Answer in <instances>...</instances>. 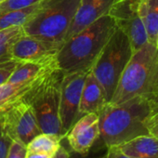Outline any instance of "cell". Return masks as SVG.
Listing matches in <instances>:
<instances>
[{
    "mask_svg": "<svg viewBox=\"0 0 158 158\" xmlns=\"http://www.w3.org/2000/svg\"><path fill=\"white\" fill-rule=\"evenodd\" d=\"M155 45H156V48L158 49V35H157V38H156V42H155Z\"/></svg>",
    "mask_w": 158,
    "mask_h": 158,
    "instance_id": "31",
    "label": "cell"
},
{
    "mask_svg": "<svg viewBox=\"0 0 158 158\" xmlns=\"http://www.w3.org/2000/svg\"><path fill=\"white\" fill-rule=\"evenodd\" d=\"M40 0H6L0 4V13L12 10H18L36 4Z\"/></svg>",
    "mask_w": 158,
    "mask_h": 158,
    "instance_id": "23",
    "label": "cell"
},
{
    "mask_svg": "<svg viewBox=\"0 0 158 158\" xmlns=\"http://www.w3.org/2000/svg\"><path fill=\"white\" fill-rule=\"evenodd\" d=\"M116 27L107 14L65 40L56 55L57 67L63 74L89 72Z\"/></svg>",
    "mask_w": 158,
    "mask_h": 158,
    "instance_id": "2",
    "label": "cell"
},
{
    "mask_svg": "<svg viewBox=\"0 0 158 158\" xmlns=\"http://www.w3.org/2000/svg\"><path fill=\"white\" fill-rule=\"evenodd\" d=\"M52 155H48L42 152H27L25 158H50Z\"/></svg>",
    "mask_w": 158,
    "mask_h": 158,
    "instance_id": "30",
    "label": "cell"
},
{
    "mask_svg": "<svg viewBox=\"0 0 158 158\" xmlns=\"http://www.w3.org/2000/svg\"><path fill=\"white\" fill-rule=\"evenodd\" d=\"M12 139L0 127V158H6Z\"/></svg>",
    "mask_w": 158,
    "mask_h": 158,
    "instance_id": "25",
    "label": "cell"
},
{
    "mask_svg": "<svg viewBox=\"0 0 158 158\" xmlns=\"http://www.w3.org/2000/svg\"><path fill=\"white\" fill-rule=\"evenodd\" d=\"M156 113L153 104L144 96H138L119 104L107 103L99 113V138L95 148L119 146L137 137L150 135L148 124Z\"/></svg>",
    "mask_w": 158,
    "mask_h": 158,
    "instance_id": "1",
    "label": "cell"
},
{
    "mask_svg": "<svg viewBox=\"0 0 158 158\" xmlns=\"http://www.w3.org/2000/svg\"><path fill=\"white\" fill-rule=\"evenodd\" d=\"M80 0H40L36 10L23 25L25 35L62 44Z\"/></svg>",
    "mask_w": 158,
    "mask_h": 158,
    "instance_id": "3",
    "label": "cell"
},
{
    "mask_svg": "<svg viewBox=\"0 0 158 158\" xmlns=\"http://www.w3.org/2000/svg\"><path fill=\"white\" fill-rule=\"evenodd\" d=\"M145 97L149 101H151V102L153 104L155 108V111L158 112V57H157V61L153 72V75L151 81L150 89Z\"/></svg>",
    "mask_w": 158,
    "mask_h": 158,
    "instance_id": "22",
    "label": "cell"
},
{
    "mask_svg": "<svg viewBox=\"0 0 158 158\" xmlns=\"http://www.w3.org/2000/svg\"><path fill=\"white\" fill-rule=\"evenodd\" d=\"M143 0H114L109 15L129 38L133 51L148 42L147 33L141 18Z\"/></svg>",
    "mask_w": 158,
    "mask_h": 158,
    "instance_id": "8",
    "label": "cell"
},
{
    "mask_svg": "<svg viewBox=\"0 0 158 158\" xmlns=\"http://www.w3.org/2000/svg\"><path fill=\"white\" fill-rule=\"evenodd\" d=\"M27 153L26 145L17 140H12L6 158H25Z\"/></svg>",
    "mask_w": 158,
    "mask_h": 158,
    "instance_id": "24",
    "label": "cell"
},
{
    "mask_svg": "<svg viewBox=\"0 0 158 158\" xmlns=\"http://www.w3.org/2000/svg\"><path fill=\"white\" fill-rule=\"evenodd\" d=\"M37 3L26 8L0 13V30L13 26H23L36 10Z\"/></svg>",
    "mask_w": 158,
    "mask_h": 158,
    "instance_id": "19",
    "label": "cell"
},
{
    "mask_svg": "<svg viewBox=\"0 0 158 158\" xmlns=\"http://www.w3.org/2000/svg\"><path fill=\"white\" fill-rule=\"evenodd\" d=\"M61 139L62 137L59 135L40 133L27 144V152H36L52 155L60 147Z\"/></svg>",
    "mask_w": 158,
    "mask_h": 158,
    "instance_id": "18",
    "label": "cell"
},
{
    "mask_svg": "<svg viewBox=\"0 0 158 158\" xmlns=\"http://www.w3.org/2000/svg\"><path fill=\"white\" fill-rule=\"evenodd\" d=\"M60 44L23 34L12 46L10 58L18 61L48 63L56 60Z\"/></svg>",
    "mask_w": 158,
    "mask_h": 158,
    "instance_id": "10",
    "label": "cell"
},
{
    "mask_svg": "<svg viewBox=\"0 0 158 158\" xmlns=\"http://www.w3.org/2000/svg\"><path fill=\"white\" fill-rule=\"evenodd\" d=\"M148 129L150 135L158 139V112L154 113L151 116L148 124Z\"/></svg>",
    "mask_w": 158,
    "mask_h": 158,
    "instance_id": "27",
    "label": "cell"
},
{
    "mask_svg": "<svg viewBox=\"0 0 158 158\" xmlns=\"http://www.w3.org/2000/svg\"><path fill=\"white\" fill-rule=\"evenodd\" d=\"M50 71L26 82H7L3 85H0V114L20 102L28 101L30 94L35 91L37 87L44 81L47 74Z\"/></svg>",
    "mask_w": 158,
    "mask_h": 158,
    "instance_id": "14",
    "label": "cell"
},
{
    "mask_svg": "<svg viewBox=\"0 0 158 158\" xmlns=\"http://www.w3.org/2000/svg\"><path fill=\"white\" fill-rule=\"evenodd\" d=\"M62 77L63 73L56 66L47 74L37 89L30 94L27 101L34 110L42 133L55 134L60 137L62 136L60 103Z\"/></svg>",
    "mask_w": 158,
    "mask_h": 158,
    "instance_id": "6",
    "label": "cell"
},
{
    "mask_svg": "<svg viewBox=\"0 0 158 158\" xmlns=\"http://www.w3.org/2000/svg\"><path fill=\"white\" fill-rule=\"evenodd\" d=\"M56 60L48 63H38L31 61H21L15 70L13 71L11 76L10 77V83H22L26 82L32 79H35L47 72L50 71L56 67Z\"/></svg>",
    "mask_w": 158,
    "mask_h": 158,
    "instance_id": "16",
    "label": "cell"
},
{
    "mask_svg": "<svg viewBox=\"0 0 158 158\" xmlns=\"http://www.w3.org/2000/svg\"><path fill=\"white\" fill-rule=\"evenodd\" d=\"M99 134V114L92 113L79 118L63 138L72 151L86 154L97 141Z\"/></svg>",
    "mask_w": 158,
    "mask_h": 158,
    "instance_id": "11",
    "label": "cell"
},
{
    "mask_svg": "<svg viewBox=\"0 0 158 158\" xmlns=\"http://www.w3.org/2000/svg\"><path fill=\"white\" fill-rule=\"evenodd\" d=\"M70 157V148L68 149L62 141L61 139V142L60 147L58 148V150L52 154V156L50 158H69Z\"/></svg>",
    "mask_w": 158,
    "mask_h": 158,
    "instance_id": "28",
    "label": "cell"
},
{
    "mask_svg": "<svg viewBox=\"0 0 158 158\" xmlns=\"http://www.w3.org/2000/svg\"><path fill=\"white\" fill-rule=\"evenodd\" d=\"M118 148L130 158H158V139L151 135L137 137Z\"/></svg>",
    "mask_w": 158,
    "mask_h": 158,
    "instance_id": "15",
    "label": "cell"
},
{
    "mask_svg": "<svg viewBox=\"0 0 158 158\" xmlns=\"http://www.w3.org/2000/svg\"><path fill=\"white\" fill-rule=\"evenodd\" d=\"M0 127L12 140L26 146L42 133L34 110L27 101L20 102L0 114Z\"/></svg>",
    "mask_w": 158,
    "mask_h": 158,
    "instance_id": "7",
    "label": "cell"
},
{
    "mask_svg": "<svg viewBox=\"0 0 158 158\" xmlns=\"http://www.w3.org/2000/svg\"><path fill=\"white\" fill-rule=\"evenodd\" d=\"M89 72L63 74L60 85V119L61 136L64 137L73 125L78 120L79 105L85 79Z\"/></svg>",
    "mask_w": 158,
    "mask_h": 158,
    "instance_id": "9",
    "label": "cell"
},
{
    "mask_svg": "<svg viewBox=\"0 0 158 158\" xmlns=\"http://www.w3.org/2000/svg\"><path fill=\"white\" fill-rule=\"evenodd\" d=\"M133 52L129 38L120 28L116 27L90 69L102 86L108 102Z\"/></svg>",
    "mask_w": 158,
    "mask_h": 158,
    "instance_id": "5",
    "label": "cell"
},
{
    "mask_svg": "<svg viewBox=\"0 0 158 158\" xmlns=\"http://www.w3.org/2000/svg\"><path fill=\"white\" fill-rule=\"evenodd\" d=\"M5 1H6V0H0V4L3 3V2H5Z\"/></svg>",
    "mask_w": 158,
    "mask_h": 158,
    "instance_id": "32",
    "label": "cell"
},
{
    "mask_svg": "<svg viewBox=\"0 0 158 158\" xmlns=\"http://www.w3.org/2000/svg\"><path fill=\"white\" fill-rule=\"evenodd\" d=\"M157 57L156 45L149 41L134 51L108 103L119 104L138 96L145 97L150 89Z\"/></svg>",
    "mask_w": 158,
    "mask_h": 158,
    "instance_id": "4",
    "label": "cell"
},
{
    "mask_svg": "<svg viewBox=\"0 0 158 158\" xmlns=\"http://www.w3.org/2000/svg\"><path fill=\"white\" fill-rule=\"evenodd\" d=\"M97 152V149L96 148H91V150L86 153V154H80V153H77L73 151H72L70 149V157L69 158H95V153ZM103 155H102L101 157H98V158H102Z\"/></svg>",
    "mask_w": 158,
    "mask_h": 158,
    "instance_id": "29",
    "label": "cell"
},
{
    "mask_svg": "<svg viewBox=\"0 0 158 158\" xmlns=\"http://www.w3.org/2000/svg\"><path fill=\"white\" fill-rule=\"evenodd\" d=\"M23 34V26H13L0 30V60L11 59V48Z\"/></svg>",
    "mask_w": 158,
    "mask_h": 158,
    "instance_id": "20",
    "label": "cell"
},
{
    "mask_svg": "<svg viewBox=\"0 0 158 158\" xmlns=\"http://www.w3.org/2000/svg\"><path fill=\"white\" fill-rule=\"evenodd\" d=\"M102 158H130L127 154H125L118 146H111L106 148V152L103 154Z\"/></svg>",
    "mask_w": 158,
    "mask_h": 158,
    "instance_id": "26",
    "label": "cell"
},
{
    "mask_svg": "<svg viewBox=\"0 0 158 158\" xmlns=\"http://www.w3.org/2000/svg\"><path fill=\"white\" fill-rule=\"evenodd\" d=\"M107 103L108 102L102 86L97 80L91 70H89L87 73L82 89L78 119L87 114L94 113L99 114Z\"/></svg>",
    "mask_w": 158,
    "mask_h": 158,
    "instance_id": "13",
    "label": "cell"
},
{
    "mask_svg": "<svg viewBox=\"0 0 158 158\" xmlns=\"http://www.w3.org/2000/svg\"><path fill=\"white\" fill-rule=\"evenodd\" d=\"M114 2V0H80L73 21L66 34L65 40L90 25L101 17L109 14Z\"/></svg>",
    "mask_w": 158,
    "mask_h": 158,
    "instance_id": "12",
    "label": "cell"
},
{
    "mask_svg": "<svg viewBox=\"0 0 158 158\" xmlns=\"http://www.w3.org/2000/svg\"><path fill=\"white\" fill-rule=\"evenodd\" d=\"M140 13L148 41L155 44L158 35V0H143Z\"/></svg>",
    "mask_w": 158,
    "mask_h": 158,
    "instance_id": "17",
    "label": "cell"
},
{
    "mask_svg": "<svg viewBox=\"0 0 158 158\" xmlns=\"http://www.w3.org/2000/svg\"><path fill=\"white\" fill-rule=\"evenodd\" d=\"M21 61L14 59H8L0 60V85H3L9 81L13 71Z\"/></svg>",
    "mask_w": 158,
    "mask_h": 158,
    "instance_id": "21",
    "label": "cell"
}]
</instances>
